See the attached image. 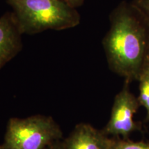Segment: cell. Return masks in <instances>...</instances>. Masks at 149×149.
<instances>
[{
  "label": "cell",
  "instance_id": "277c9868",
  "mask_svg": "<svg viewBox=\"0 0 149 149\" xmlns=\"http://www.w3.org/2000/svg\"><path fill=\"white\" fill-rule=\"evenodd\" d=\"M139 106L138 100L130 93L128 82L126 81L122 91L115 96L111 117L102 131L113 138L128 139L132 133L140 129L133 119Z\"/></svg>",
  "mask_w": 149,
  "mask_h": 149
},
{
  "label": "cell",
  "instance_id": "52a82bcc",
  "mask_svg": "<svg viewBox=\"0 0 149 149\" xmlns=\"http://www.w3.org/2000/svg\"><path fill=\"white\" fill-rule=\"evenodd\" d=\"M139 81V95L137 98L140 106L146 111L147 120L149 122V55L148 53L144 64L140 70L137 79Z\"/></svg>",
  "mask_w": 149,
  "mask_h": 149
},
{
  "label": "cell",
  "instance_id": "5b68a950",
  "mask_svg": "<svg viewBox=\"0 0 149 149\" xmlns=\"http://www.w3.org/2000/svg\"><path fill=\"white\" fill-rule=\"evenodd\" d=\"M113 138L88 124L80 123L66 139L61 149H112Z\"/></svg>",
  "mask_w": 149,
  "mask_h": 149
},
{
  "label": "cell",
  "instance_id": "8992f818",
  "mask_svg": "<svg viewBox=\"0 0 149 149\" xmlns=\"http://www.w3.org/2000/svg\"><path fill=\"white\" fill-rule=\"evenodd\" d=\"M22 35L13 13L0 17V70L21 51Z\"/></svg>",
  "mask_w": 149,
  "mask_h": 149
},
{
  "label": "cell",
  "instance_id": "8fae6325",
  "mask_svg": "<svg viewBox=\"0 0 149 149\" xmlns=\"http://www.w3.org/2000/svg\"><path fill=\"white\" fill-rule=\"evenodd\" d=\"M46 149H61V140L56 141Z\"/></svg>",
  "mask_w": 149,
  "mask_h": 149
},
{
  "label": "cell",
  "instance_id": "6da1fadb",
  "mask_svg": "<svg viewBox=\"0 0 149 149\" xmlns=\"http://www.w3.org/2000/svg\"><path fill=\"white\" fill-rule=\"evenodd\" d=\"M144 18L136 9L121 4L111 15L103 45L111 69L126 81L137 79L149 51Z\"/></svg>",
  "mask_w": 149,
  "mask_h": 149
},
{
  "label": "cell",
  "instance_id": "7c38bea8",
  "mask_svg": "<svg viewBox=\"0 0 149 149\" xmlns=\"http://www.w3.org/2000/svg\"><path fill=\"white\" fill-rule=\"evenodd\" d=\"M0 149H3L2 146H1V145H0Z\"/></svg>",
  "mask_w": 149,
  "mask_h": 149
},
{
  "label": "cell",
  "instance_id": "9c48e42d",
  "mask_svg": "<svg viewBox=\"0 0 149 149\" xmlns=\"http://www.w3.org/2000/svg\"><path fill=\"white\" fill-rule=\"evenodd\" d=\"M133 6L138 11L149 25V0H134Z\"/></svg>",
  "mask_w": 149,
  "mask_h": 149
},
{
  "label": "cell",
  "instance_id": "7a4b0ae2",
  "mask_svg": "<svg viewBox=\"0 0 149 149\" xmlns=\"http://www.w3.org/2000/svg\"><path fill=\"white\" fill-rule=\"evenodd\" d=\"M22 34L33 35L46 30L61 31L77 26L80 15L62 0H6Z\"/></svg>",
  "mask_w": 149,
  "mask_h": 149
},
{
  "label": "cell",
  "instance_id": "4fadbf2b",
  "mask_svg": "<svg viewBox=\"0 0 149 149\" xmlns=\"http://www.w3.org/2000/svg\"><path fill=\"white\" fill-rule=\"evenodd\" d=\"M148 53H149V51H148Z\"/></svg>",
  "mask_w": 149,
  "mask_h": 149
},
{
  "label": "cell",
  "instance_id": "5bb4252c",
  "mask_svg": "<svg viewBox=\"0 0 149 149\" xmlns=\"http://www.w3.org/2000/svg\"><path fill=\"white\" fill-rule=\"evenodd\" d=\"M148 55H149V53H148Z\"/></svg>",
  "mask_w": 149,
  "mask_h": 149
},
{
  "label": "cell",
  "instance_id": "3957f363",
  "mask_svg": "<svg viewBox=\"0 0 149 149\" xmlns=\"http://www.w3.org/2000/svg\"><path fill=\"white\" fill-rule=\"evenodd\" d=\"M62 139V131L53 117L37 115L8 121L3 149H46Z\"/></svg>",
  "mask_w": 149,
  "mask_h": 149
},
{
  "label": "cell",
  "instance_id": "ba28073f",
  "mask_svg": "<svg viewBox=\"0 0 149 149\" xmlns=\"http://www.w3.org/2000/svg\"><path fill=\"white\" fill-rule=\"evenodd\" d=\"M112 149H149V144L144 141H133L129 139L113 138Z\"/></svg>",
  "mask_w": 149,
  "mask_h": 149
},
{
  "label": "cell",
  "instance_id": "30bf717a",
  "mask_svg": "<svg viewBox=\"0 0 149 149\" xmlns=\"http://www.w3.org/2000/svg\"><path fill=\"white\" fill-rule=\"evenodd\" d=\"M62 1L68 3L70 6L77 8V7L81 6L83 4L84 0H62Z\"/></svg>",
  "mask_w": 149,
  "mask_h": 149
}]
</instances>
